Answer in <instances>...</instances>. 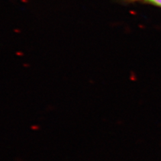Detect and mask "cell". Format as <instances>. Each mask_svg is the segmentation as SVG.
I'll list each match as a JSON object with an SVG mask.
<instances>
[{"mask_svg": "<svg viewBox=\"0 0 161 161\" xmlns=\"http://www.w3.org/2000/svg\"><path fill=\"white\" fill-rule=\"evenodd\" d=\"M128 2H140L153 5L161 8V0H126Z\"/></svg>", "mask_w": 161, "mask_h": 161, "instance_id": "obj_1", "label": "cell"}]
</instances>
